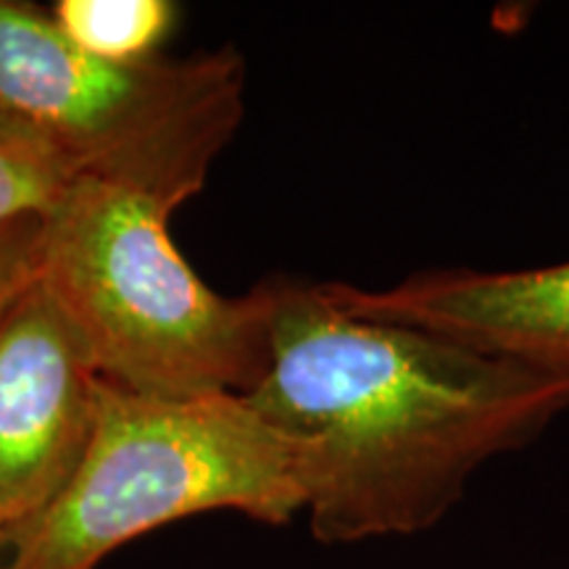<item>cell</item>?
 Here are the masks:
<instances>
[{
	"label": "cell",
	"instance_id": "cell-1",
	"mask_svg": "<svg viewBox=\"0 0 569 569\" xmlns=\"http://www.w3.org/2000/svg\"><path fill=\"white\" fill-rule=\"evenodd\" d=\"M272 293L267 369L240 398L293 446L322 543L432 528L486 461L569 409V375L353 317L327 284Z\"/></svg>",
	"mask_w": 569,
	"mask_h": 569
},
{
	"label": "cell",
	"instance_id": "cell-2",
	"mask_svg": "<svg viewBox=\"0 0 569 569\" xmlns=\"http://www.w3.org/2000/svg\"><path fill=\"white\" fill-rule=\"evenodd\" d=\"M169 217L77 177L42 213L38 280L111 386L174 401L248 396L269 361L272 282L213 293L177 253Z\"/></svg>",
	"mask_w": 569,
	"mask_h": 569
},
{
	"label": "cell",
	"instance_id": "cell-3",
	"mask_svg": "<svg viewBox=\"0 0 569 569\" xmlns=\"http://www.w3.org/2000/svg\"><path fill=\"white\" fill-rule=\"evenodd\" d=\"M213 509L269 525L303 511L293 446L240 396L174 401L103 380L80 467L3 538V569H96L127 540Z\"/></svg>",
	"mask_w": 569,
	"mask_h": 569
},
{
	"label": "cell",
	"instance_id": "cell-4",
	"mask_svg": "<svg viewBox=\"0 0 569 569\" xmlns=\"http://www.w3.org/2000/svg\"><path fill=\"white\" fill-rule=\"evenodd\" d=\"M246 63L224 48L117 63L63 38L51 13L0 0V113L46 140L77 177L172 213L198 196L243 119Z\"/></svg>",
	"mask_w": 569,
	"mask_h": 569
},
{
	"label": "cell",
	"instance_id": "cell-5",
	"mask_svg": "<svg viewBox=\"0 0 569 569\" xmlns=\"http://www.w3.org/2000/svg\"><path fill=\"white\" fill-rule=\"evenodd\" d=\"M103 377L40 280L0 317V536L67 486L88 451Z\"/></svg>",
	"mask_w": 569,
	"mask_h": 569
},
{
	"label": "cell",
	"instance_id": "cell-6",
	"mask_svg": "<svg viewBox=\"0 0 569 569\" xmlns=\"http://www.w3.org/2000/svg\"><path fill=\"white\" fill-rule=\"evenodd\" d=\"M348 315L427 330L517 365L569 375V261L522 272L436 269L386 290L327 284Z\"/></svg>",
	"mask_w": 569,
	"mask_h": 569
},
{
	"label": "cell",
	"instance_id": "cell-7",
	"mask_svg": "<svg viewBox=\"0 0 569 569\" xmlns=\"http://www.w3.org/2000/svg\"><path fill=\"white\" fill-rule=\"evenodd\" d=\"M53 24L84 53L117 63L159 59L156 51L174 30L180 6L172 0H59Z\"/></svg>",
	"mask_w": 569,
	"mask_h": 569
},
{
	"label": "cell",
	"instance_id": "cell-8",
	"mask_svg": "<svg viewBox=\"0 0 569 569\" xmlns=\"http://www.w3.org/2000/svg\"><path fill=\"white\" fill-rule=\"evenodd\" d=\"M74 180L46 140L0 113V222L46 213Z\"/></svg>",
	"mask_w": 569,
	"mask_h": 569
},
{
	"label": "cell",
	"instance_id": "cell-9",
	"mask_svg": "<svg viewBox=\"0 0 569 569\" xmlns=\"http://www.w3.org/2000/svg\"><path fill=\"white\" fill-rule=\"evenodd\" d=\"M42 213L0 222V317L38 280Z\"/></svg>",
	"mask_w": 569,
	"mask_h": 569
},
{
	"label": "cell",
	"instance_id": "cell-10",
	"mask_svg": "<svg viewBox=\"0 0 569 569\" xmlns=\"http://www.w3.org/2000/svg\"><path fill=\"white\" fill-rule=\"evenodd\" d=\"M0 569H3V536H0Z\"/></svg>",
	"mask_w": 569,
	"mask_h": 569
}]
</instances>
